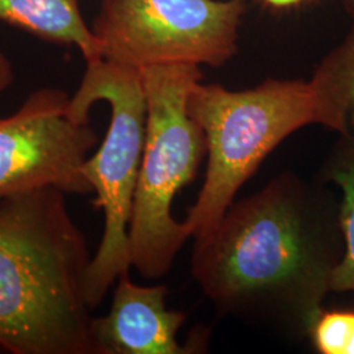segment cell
Instances as JSON below:
<instances>
[{
  "mask_svg": "<svg viewBox=\"0 0 354 354\" xmlns=\"http://www.w3.org/2000/svg\"><path fill=\"white\" fill-rule=\"evenodd\" d=\"M308 339L320 354H354V310H322Z\"/></svg>",
  "mask_w": 354,
  "mask_h": 354,
  "instance_id": "cell-12",
  "label": "cell"
},
{
  "mask_svg": "<svg viewBox=\"0 0 354 354\" xmlns=\"http://www.w3.org/2000/svg\"><path fill=\"white\" fill-rule=\"evenodd\" d=\"M4 353H7V352H6V349H4V348H3V346H1V345H0V354H4Z\"/></svg>",
  "mask_w": 354,
  "mask_h": 354,
  "instance_id": "cell-16",
  "label": "cell"
},
{
  "mask_svg": "<svg viewBox=\"0 0 354 354\" xmlns=\"http://www.w3.org/2000/svg\"><path fill=\"white\" fill-rule=\"evenodd\" d=\"M263 1L273 10H285V8H291V7L299 6V4L306 3L308 0H263Z\"/></svg>",
  "mask_w": 354,
  "mask_h": 354,
  "instance_id": "cell-14",
  "label": "cell"
},
{
  "mask_svg": "<svg viewBox=\"0 0 354 354\" xmlns=\"http://www.w3.org/2000/svg\"><path fill=\"white\" fill-rule=\"evenodd\" d=\"M345 3H346V7H348L349 12L354 15V0H345Z\"/></svg>",
  "mask_w": 354,
  "mask_h": 354,
  "instance_id": "cell-15",
  "label": "cell"
},
{
  "mask_svg": "<svg viewBox=\"0 0 354 354\" xmlns=\"http://www.w3.org/2000/svg\"><path fill=\"white\" fill-rule=\"evenodd\" d=\"M109 313L92 317L91 337L95 354H190L205 348L187 342L180 344L177 333L187 317L168 310L165 285L140 286L129 272L117 279Z\"/></svg>",
  "mask_w": 354,
  "mask_h": 354,
  "instance_id": "cell-8",
  "label": "cell"
},
{
  "mask_svg": "<svg viewBox=\"0 0 354 354\" xmlns=\"http://www.w3.org/2000/svg\"><path fill=\"white\" fill-rule=\"evenodd\" d=\"M68 102L61 89H38L16 113L0 118V198L46 187L92 192L82 167L97 134L70 115Z\"/></svg>",
  "mask_w": 354,
  "mask_h": 354,
  "instance_id": "cell-7",
  "label": "cell"
},
{
  "mask_svg": "<svg viewBox=\"0 0 354 354\" xmlns=\"http://www.w3.org/2000/svg\"><path fill=\"white\" fill-rule=\"evenodd\" d=\"M317 178L340 190V223L344 238L342 260L330 279L332 292H354V136L339 134Z\"/></svg>",
  "mask_w": 354,
  "mask_h": 354,
  "instance_id": "cell-11",
  "label": "cell"
},
{
  "mask_svg": "<svg viewBox=\"0 0 354 354\" xmlns=\"http://www.w3.org/2000/svg\"><path fill=\"white\" fill-rule=\"evenodd\" d=\"M192 118L203 129L207 165L203 188L185 218L192 238L210 232L266 156L299 129L317 124L310 82L268 79L244 91L194 84Z\"/></svg>",
  "mask_w": 354,
  "mask_h": 354,
  "instance_id": "cell-4",
  "label": "cell"
},
{
  "mask_svg": "<svg viewBox=\"0 0 354 354\" xmlns=\"http://www.w3.org/2000/svg\"><path fill=\"white\" fill-rule=\"evenodd\" d=\"M245 11V0H102L92 32L114 64L221 67L238 51Z\"/></svg>",
  "mask_w": 354,
  "mask_h": 354,
  "instance_id": "cell-6",
  "label": "cell"
},
{
  "mask_svg": "<svg viewBox=\"0 0 354 354\" xmlns=\"http://www.w3.org/2000/svg\"><path fill=\"white\" fill-rule=\"evenodd\" d=\"M140 74L147 118L129 245L131 266L142 277L158 279L192 238L185 222L174 218L172 203L207 155L203 129L188 111L190 91L203 73L194 64H159Z\"/></svg>",
  "mask_w": 354,
  "mask_h": 354,
  "instance_id": "cell-3",
  "label": "cell"
},
{
  "mask_svg": "<svg viewBox=\"0 0 354 354\" xmlns=\"http://www.w3.org/2000/svg\"><path fill=\"white\" fill-rule=\"evenodd\" d=\"M106 102L111 122L102 146L82 167L93 201L104 212V232L84 277L89 310L102 304L117 279L131 266L129 226L146 138V97L140 70L99 59L87 64L82 83L68 102V113L89 122L93 104Z\"/></svg>",
  "mask_w": 354,
  "mask_h": 354,
  "instance_id": "cell-5",
  "label": "cell"
},
{
  "mask_svg": "<svg viewBox=\"0 0 354 354\" xmlns=\"http://www.w3.org/2000/svg\"><path fill=\"white\" fill-rule=\"evenodd\" d=\"M353 26L342 44L327 54L308 80L317 100V125L354 136Z\"/></svg>",
  "mask_w": 354,
  "mask_h": 354,
  "instance_id": "cell-10",
  "label": "cell"
},
{
  "mask_svg": "<svg viewBox=\"0 0 354 354\" xmlns=\"http://www.w3.org/2000/svg\"><path fill=\"white\" fill-rule=\"evenodd\" d=\"M340 198L282 172L194 238L190 272L215 311L285 339H308L342 260Z\"/></svg>",
  "mask_w": 354,
  "mask_h": 354,
  "instance_id": "cell-1",
  "label": "cell"
},
{
  "mask_svg": "<svg viewBox=\"0 0 354 354\" xmlns=\"http://www.w3.org/2000/svg\"><path fill=\"white\" fill-rule=\"evenodd\" d=\"M88 244L54 187L0 198V345L11 354H95Z\"/></svg>",
  "mask_w": 354,
  "mask_h": 354,
  "instance_id": "cell-2",
  "label": "cell"
},
{
  "mask_svg": "<svg viewBox=\"0 0 354 354\" xmlns=\"http://www.w3.org/2000/svg\"><path fill=\"white\" fill-rule=\"evenodd\" d=\"M0 23L53 44L74 45L87 64L102 59L99 41L84 23L77 0H0Z\"/></svg>",
  "mask_w": 354,
  "mask_h": 354,
  "instance_id": "cell-9",
  "label": "cell"
},
{
  "mask_svg": "<svg viewBox=\"0 0 354 354\" xmlns=\"http://www.w3.org/2000/svg\"><path fill=\"white\" fill-rule=\"evenodd\" d=\"M13 82L12 64L0 51V95L8 88Z\"/></svg>",
  "mask_w": 354,
  "mask_h": 354,
  "instance_id": "cell-13",
  "label": "cell"
}]
</instances>
